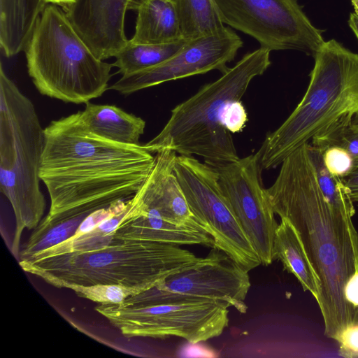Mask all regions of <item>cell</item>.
I'll return each instance as SVG.
<instances>
[{
    "mask_svg": "<svg viewBox=\"0 0 358 358\" xmlns=\"http://www.w3.org/2000/svg\"><path fill=\"white\" fill-rule=\"evenodd\" d=\"M308 143L284 159L266 191L275 214L287 219L300 238L319 281L317 302L324 335L336 340L358 321V310L344 296L345 285L358 268V233L352 218L334 208L322 194Z\"/></svg>",
    "mask_w": 358,
    "mask_h": 358,
    "instance_id": "6da1fadb",
    "label": "cell"
},
{
    "mask_svg": "<svg viewBox=\"0 0 358 358\" xmlns=\"http://www.w3.org/2000/svg\"><path fill=\"white\" fill-rule=\"evenodd\" d=\"M44 134L40 178L50 199L46 217L99 199H131L155 163L145 144L116 143L92 133L80 111L52 120Z\"/></svg>",
    "mask_w": 358,
    "mask_h": 358,
    "instance_id": "7a4b0ae2",
    "label": "cell"
},
{
    "mask_svg": "<svg viewBox=\"0 0 358 358\" xmlns=\"http://www.w3.org/2000/svg\"><path fill=\"white\" fill-rule=\"evenodd\" d=\"M138 214L134 196L126 215L101 249L21 260L19 264L51 285L57 282L118 285L145 291L201 259L180 245L147 240Z\"/></svg>",
    "mask_w": 358,
    "mask_h": 358,
    "instance_id": "3957f363",
    "label": "cell"
},
{
    "mask_svg": "<svg viewBox=\"0 0 358 358\" xmlns=\"http://www.w3.org/2000/svg\"><path fill=\"white\" fill-rule=\"evenodd\" d=\"M271 52L260 46L247 53L218 79L177 105L146 148L153 154L170 148L180 155H198L214 168L238 160L231 133L222 124V115L231 102L241 100L252 80L266 71Z\"/></svg>",
    "mask_w": 358,
    "mask_h": 358,
    "instance_id": "277c9868",
    "label": "cell"
},
{
    "mask_svg": "<svg viewBox=\"0 0 358 358\" xmlns=\"http://www.w3.org/2000/svg\"><path fill=\"white\" fill-rule=\"evenodd\" d=\"M304 96L259 150L262 169H274L343 116L358 113V54L335 39L324 41Z\"/></svg>",
    "mask_w": 358,
    "mask_h": 358,
    "instance_id": "5b68a950",
    "label": "cell"
},
{
    "mask_svg": "<svg viewBox=\"0 0 358 358\" xmlns=\"http://www.w3.org/2000/svg\"><path fill=\"white\" fill-rule=\"evenodd\" d=\"M45 134L35 106L0 68V189L15 219L11 245L19 257L22 234L35 229L44 215L40 168Z\"/></svg>",
    "mask_w": 358,
    "mask_h": 358,
    "instance_id": "8992f818",
    "label": "cell"
},
{
    "mask_svg": "<svg viewBox=\"0 0 358 358\" xmlns=\"http://www.w3.org/2000/svg\"><path fill=\"white\" fill-rule=\"evenodd\" d=\"M24 51L29 76L44 96L85 104L108 89L113 64L96 57L58 5L43 9Z\"/></svg>",
    "mask_w": 358,
    "mask_h": 358,
    "instance_id": "52a82bcc",
    "label": "cell"
},
{
    "mask_svg": "<svg viewBox=\"0 0 358 358\" xmlns=\"http://www.w3.org/2000/svg\"><path fill=\"white\" fill-rule=\"evenodd\" d=\"M222 302L159 289L155 286L120 304L95 310L127 338L178 336L192 344L220 336L229 323Z\"/></svg>",
    "mask_w": 358,
    "mask_h": 358,
    "instance_id": "ba28073f",
    "label": "cell"
},
{
    "mask_svg": "<svg viewBox=\"0 0 358 358\" xmlns=\"http://www.w3.org/2000/svg\"><path fill=\"white\" fill-rule=\"evenodd\" d=\"M173 170L189 207L216 248L248 271L262 264L222 192L215 168L192 156L176 155Z\"/></svg>",
    "mask_w": 358,
    "mask_h": 358,
    "instance_id": "9c48e42d",
    "label": "cell"
},
{
    "mask_svg": "<svg viewBox=\"0 0 358 358\" xmlns=\"http://www.w3.org/2000/svg\"><path fill=\"white\" fill-rule=\"evenodd\" d=\"M224 24L272 50L313 55L324 40L296 0H214Z\"/></svg>",
    "mask_w": 358,
    "mask_h": 358,
    "instance_id": "30bf717a",
    "label": "cell"
},
{
    "mask_svg": "<svg viewBox=\"0 0 358 358\" xmlns=\"http://www.w3.org/2000/svg\"><path fill=\"white\" fill-rule=\"evenodd\" d=\"M215 169L227 201L258 253L262 264H271L278 224L262 185L259 152Z\"/></svg>",
    "mask_w": 358,
    "mask_h": 358,
    "instance_id": "8fae6325",
    "label": "cell"
},
{
    "mask_svg": "<svg viewBox=\"0 0 358 358\" xmlns=\"http://www.w3.org/2000/svg\"><path fill=\"white\" fill-rule=\"evenodd\" d=\"M243 41L231 29L188 40L174 55L155 66L124 75L110 89L123 95L162 83L219 70L224 73Z\"/></svg>",
    "mask_w": 358,
    "mask_h": 358,
    "instance_id": "7c38bea8",
    "label": "cell"
},
{
    "mask_svg": "<svg viewBox=\"0 0 358 358\" xmlns=\"http://www.w3.org/2000/svg\"><path fill=\"white\" fill-rule=\"evenodd\" d=\"M247 270L224 252L211 248L205 257L155 285L159 289L226 303L245 313L251 283Z\"/></svg>",
    "mask_w": 358,
    "mask_h": 358,
    "instance_id": "4fadbf2b",
    "label": "cell"
},
{
    "mask_svg": "<svg viewBox=\"0 0 358 358\" xmlns=\"http://www.w3.org/2000/svg\"><path fill=\"white\" fill-rule=\"evenodd\" d=\"M130 0H77L63 10L97 57H114L128 43L124 18Z\"/></svg>",
    "mask_w": 358,
    "mask_h": 358,
    "instance_id": "5bb4252c",
    "label": "cell"
},
{
    "mask_svg": "<svg viewBox=\"0 0 358 358\" xmlns=\"http://www.w3.org/2000/svg\"><path fill=\"white\" fill-rule=\"evenodd\" d=\"M176 154L170 148L155 153L154 167L138 190L140 203L144 210L169 222L203 229L192 214L174 172Z\"/></svg>",
    "mask_w": 358,
    "mask_h": 358,
    "instance_id": "9a60e30c",
    "label": "cell"
},
{
    "mask_svg": "<svg viewBox=\"0 0 358 358\" xmlns=\"http://www.w3.org/2000/svg\"><path fill=\"white\" fill-rule=\"evenodd\" d=\"M128 10L137 14L131 42L166 44L184 39L173 0H130Z\"/></svg>",
    "mask_w": 358,
    "mask_h": 358,
    "instance_id": "2e32d148",
    "label": "cell"
},
{
    "mask_svg": "<svg viewBox=\"0 0 358 358\" xmlns=\"http://www.w3.org/2000/svg\"><path fill=\"white\" fill-rule=\"evenodd\" d=\"M120 201L103 198L73 208L51 217L43 218L19 254V261L57 245L73 237L83 220L94 211Z\"/></svg>",
    "mask_w": 358,
    "mask_h": 358,
    "instance_id": "e0dca14e",
    "label": "cell"
},
{
    "mask_svg": "<svg viewBox=\"0 0 358 358\" xmlns=\"http://www.w3.org/2000/svg\"><path fill=\"white\" fill-rule=\"evenodd\" d=\"M86 127L106 139L127 145H139L145 128L141 117L128 113L115 105L87 102L80 111Z\"/></svg>",
    "mask_w": 358,
    "mask_h": 358,
    "instance_id": "ac0fdd59",
    "label": "cell"
},
{
    "mask_svg": "<svg viewBox=\"0 0 358 358\" xmlns=\"http://www.w3.org/2000/svg\"><path fill=\"white\" fill-rule=\"evenodd\" d=\"M47 4L43 0H0V45L7 57L24 50Z\"/></svg>",
    "mask_w": 358,
    "mask_h": 358,
    "instance_id": "d6986e66",
    "label": "cell"
},
{
    "mask_svg": "<svg viewBox=\"0 0 358 358\" xmlns=\"http://www.w3.org/2000/svg\"><path fill=\"white\" fill-rule=\"evenodd\" d=\"M273 260H280L284 269L293 274L304 291H308L318 299L320 294L319 281L308 258L300 238L292 224L280 218L273 245Z\"/></svg>",
    "mask_w": 358,
    "mask_h": 358,
    "instance_id": "ffe728a7",
    "label": "cell"
},
{
    "mask_svg": "<svg viewBox=\"0 0 358 358\" xmlns=\"http://www.w3.org/2000/svg\"><path fill=\"white\" fill-rule=\"evenodd\" d=\"M182 36L185 40L211 34L222 29V22L214 0H173Z\"/></svg>",
    "mask_w": 358,
    "mask_h": 358,
    "instance_id": "44dd1931",
    "label": "cell"
},
{
    "mask_svg": "<svg viewBox=\"0 0 358 358\" xmlns=\"http://www.w3.org/2000/svg\"><path fill=\"white\" fill-rule=\"evenodd\" d=\"M187 40L166 44L134 43L129 40L114 57L113 64L118 73L131 74L155 66L171 57L186 43Z\"/></svg>",
    "mask_w": 358,
    "mask_h": 358,
    "instance_id": "7402d4cb",
    "label": "cell"
},
{
    "mask_svg": "<svg viewBox=\"0 0 358 358\" xmlns=\"http://www.w3.org/2000/svg\"><path fill=\"white\" fill-rule=\"evenodd\" d=\"M319 187L328 203L345 216L352 218L355 213L354 201L343 179L331 173L326 168L322 151L307 144Z\"/></svg>",
    "mask_w": 358,
    "mask_h": 358,
    "instance_id": "603a6c76",
    "label": "cell"
},
{
    "mask_svg": "<svg viewBox=\"0 0 358 358\" xmlns=\"http://www.w3.org/2000/svg\"><path fill=\"white\" fill-rule=\"evenodd\" d=\"M310 144L321 150L331 146L345 150L358 162V113L343 116L315 136Z\"/></svg>",
    "mask_w": 358,
    "mask_h": 358,
    "instance_id": "cb8c5ba5",
    "label": "cell"
},
{
    "mask_svg": "<svg viewBox=\"0 0 358 358\" xmlns=\"http://www.w3.org/2000/svg\"><path fill=\"white\" fill-rule=\"evenodd\" d=\"M52 286L72 289L78 296L99 304H120L129 297L144 290L138 287L118 285H81L65 282H57Z\"/></svg>",
    "mask_w": 358,
    "mask_h": 358,
    "instance_id": "d4e9b609",
    "label": "cell"
},
{
    "mask_svg": "<svg viewBox=\"0 0 358 358\" xmlns=\"http://www.w3.org/2000/svg\"><path fill=\"white\" fill-rule=\"evenodd\" d=\"M322 151L324 165L333 175L344 178L353 171L355 162L345 150L331 146Z\"/></svg>",
    "mask_w": 358,
    "mask_h": 358,
    "instance_id": "484cf974",
    "label": "cell"
},
{
    "mask_svg": "<svg viewBox=\"0 0 358 358\" xmlns=\"http://www.w3.org/2000/svg\"><path fill=\"white\" fill-rule=\"evenodd\" d=\"M248 121L246 110L241 100L231 102L225 109L222 118L224 128L231 133L240 132Z\"/></svg>",
    "mask_w": 358,
    "mask_h": 358,
    "instance_id": "4316f807",
    "label": "cell"
},
{
    "mask_svg": "<svg viewBox=\"0 0 358 358\" xmlns=\"http://www.w3.org/2000/svg\"><path fill=\"white\" fill-rule=\"evenodd\" d=\"M335 341L339 344L341 357L358 358V321L348 324Z\"/></svg>",
    "mask_w": 358,
    "mask_h": 358,
    "instance_id": "83f0119b",
    "label": "cell"
},
{
    "mask_svg": "<svg viewBox=\"0 0 358 358\" xmlns=\"http://www.w3.org/2000/svg\"><path fill=\"white\" fill-rule=\"evenodd\" d=\"M346 301L358 310V268L350 276L344 287Z\"/></svg>",
    "mask_w": 358,
    "mask_h": 358,
    "instance_id": "f1b7e54d",
    "label": "cell"
},
{
    "mask_svg": "<svg viewBox=\"0 0 358 358\" xmlns=\"http://www.w3.org/2000/svg\"><path fill=\"white\" fill-rule=\"evenodd\" d=\"M343 179L352 201H358V162L355 164L353 171Z\"/></svg>",
    "mask_w": 358,
    "mask_h": 358,
    "instance_id": "f546056e",
    "label": "cell"
},
{
    "mask_svg": "<svg viewBox=\"0 0 358 358\" xmlns=\"http://www.w3.org/2000/svg\"><path fill=\"white\" fill-rule=\"evenodd\" d=\"M348 22L358 40V11L350 13Z\"/></svg>",
    "mask_w": 358,
    "mask_h": 358,
    "instance_id": "4dcf8cb0",
    "label": "cell"
},
{
    "mask_svg": "<svg viewBox=\"0 0 358 358\" xmlns=\"http://www.w3.org/2000/svg\"><path fill=\"white\" fill-rule=\"evenodd\" d=\"M46 3H52L58 6H66L75 3L77 0H43Z\"/></svg>",
    "mask_w": 358,
    "mask_h": 358,
    "instance_id": "1f68e13d",
    "label": "cell"
},
{
    "mask_svg": "<svg viewBox=\"0 0 358 358\" xmlns=\"http://www.w3.org/2000/svg\"><path fill=\"white\" fill-rule=\"evenodd\" d=\"M351 3L353 6L354 10L358 11V0H351Z\"/></svg>",
    "mask_w": 358,
    "mask_h": 358,
    "instance_id": "d6a6232c",
    "label": "cell"
}]
</instances>
